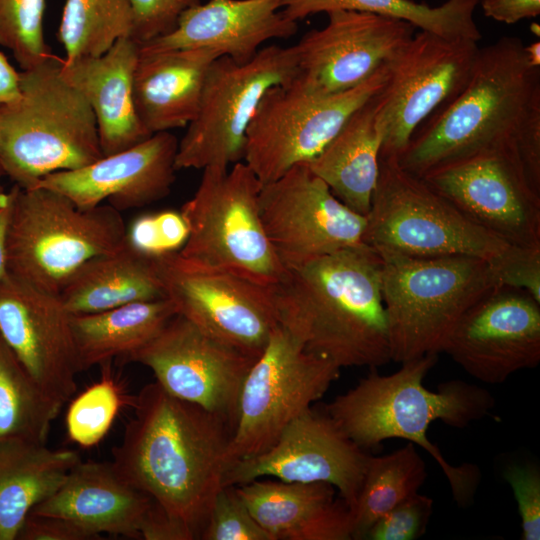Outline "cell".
Returning <instances> with one entry per match:
<instances>
[{
    "mask_svg": "<svg viewBox=\"0 0 540 540\" xmlns=\"http://www.w3.org/2000/svg\"><path fill=\"white\" fill-rule=\"evenodd\" d=\"M129 403L133 416L112 449L113 466L199 539L223 487L233 427L157 382L145 385Z\"/></svg>",
    "mask_w": 540,
    "mask_h": 540,
    "instance_id": "cell-1",
    "label": "cell"
},
{
    "mask_svg": "<svg viewBox=\"0 0 540 540\" xmlns=\"http://www.w3.org/2000/svg\"><path fill=\"white\" fill-rule=\"evenodd\" d=\"M278 324L307 351L342 367L391 361L382 261L361 243L287 269L272 286Z\"/></svg>",
    "mask_w": 540,
    "mask_h": 540,
    "instance_id": "cell-2",
    "label": "cell"
},
{
    "mask_svg": "<svg viewBox=\"0 0 540 540\" xmlns=\"http://www.w3.org/2000/svg\"><path fill=\"white\" fill-rule=\"evenodd\" d=\"M437 359L438 354H427L401 363L402 367L389 375H381L373 368L324 410L364 450L391 438L421 447L437 462L454 500L464 507L472 503L480 470L470 463L451 465L429 441L428 428L437 420L465 428L490 416L495 399L488 390L462 380L443 382L436 391L427 389L423 381Z\"/></svg>",
    "mask_w": 540,
    "mask_h": 540,
    "instance_id": "cell-3",
    "label": "cell"
},
{
    "mask_svg": "<svg viewBox=\"0 0 540 540\" xmlns=\"http://www.w3.org/2000/svg\"><path fill=\"white\" fill-rule=\"evenodd\" d=\"M537 106L540 67L530 63L520 38L503 36L479 47L466 86L418 128L397 161L421 177L482 149L513 142Z\"/></svg>",
    "mask_w": 540,
    "mask_h": 540,
    "instance_id": "cell-4",
    "label": "cell"
},
{
    "mask_svg": "<svg viewBox=\"0 0 540 540\" xmlns=\"http://www.w3.org/2000/svg\"><path fill=\"white\" fill-rule=\"evenodd\" d=\"M19 95L0 106V167L15 185L34 187L48 174L103 157L96 119L61 73V59L21 70Z\"/></svg>",
    "mask_w": 540,
    "mask_h": 540,
    "instance_id": "cell-5",
    "label": "cell"
},
{
    "mask_svg": "<svg viewBox=\"0 0 540 540\" xmlns=\"http://www.w3.org/2000/svg\"><path fill=\"white\" fill-rule=\"evenodd\" d=\"M377 252L391 361L397 363L443 352L462 315L500 286L482 258Z\"/></svg>",
    "mask_w": 540,
    "mask_h": 540,
    "instance_id": "cell-6",
    "label": "cell"
},
{
    "mask_svg": "<svg viewBox=\"0 0 540 540\" xmlns=\"http://www.w3.org/2000/svg\"><path fill=\"white\" fill-rule=\"evenodd\" d=\"M9 195L7 272L49 292L60 294L85 262L126 240L121 211L109 204L80 208L39 186L14 185Z\"/></svg>",
    "mask_w": 540,
    "mask_h": 540,
    "instance_id": "cell-7",
    "label": "cell"
},
{
    "mask_svg": "<svg viewBox=\"0 0 540 540\" xmlns=\"http://www.w3.org/2000/svg\"><path fill=\"white\" fill-rule=\"evenodd\" d=\"M262 185L243 161L203 169L195 193L180 209L189 234L178 254L265 286L278 283L286 269L260 217Z\"/></svg>",
    "mask_w": 540,
    "mask_h": 540,
    "instance_id": "cell-8",
    "label": "cell"
},
{
    "mask_svg": "<svg viewBox=\"0 0 540 540\" xmlns=\"http://www.w3.org/2000/svg\"><path fill=\"white\" fill-rule=\"evenodd\" d=\"M363 242L412 257L466 255L489 260L508 243L481 227L397 157L379 159Z\"/></svg>",
    "mask_w": 540,
    "mask_h": 540,
    "instance_id": "cell-9",
    "label": "cell"
},
{
    "mask_svg": "<svg viewBox=\"0 0 540 540\" xmlns=\"http://www.w3.org/2000/svg\"><path fill=\"white\" fill-rule=\"evenodd\" d=\"M388 65L358 86L320 94L295 77L269 88L246 131L244 159L262 184L312 161L349 116L384 87Z\"/></svg>",
    "mask_w": 540,
    "mask_h": 540,
    "instance_id": "cell-10",
    "label": "cell"
},
{
    "mask_svg": "<svg viewBox=\"0 0 540 540\" xmlns=\"http://www.w3.org/2000/svg\"><path fill=\"white\" fill-rule=\"evenodd\" d=\"M297 73L295 46L268 45L245 63L216 58L195 118L178 141L176 170L230 167L243 161L246 131L264 93Z\"/></svg>",
    "mask_w": 540,
    "mask_h": 540,
    "instance_id": "cell-11",
    "label": "cell"
},
{
    "mask_svg": "<svg viewBox=\"0 0 540 540\" xmlns=\"http://www.w3.org/2000/svg\"><path fill=\"white\" fill-rule=\"evenodd\" d=\"M339 372L278 324L243 381L227 466L271 447L290 422L323 397Z\"/></svg>",
    "mask_w": 540,
    "mask_h": 540,
    "instance_id": "cell-12",
    "label": "cell"
},
{
    "mask_svg": "<svg viewBox=\"0 0 540 540\" xmlns=\"http://www.w3.org/2000/svg\"><path fill=\"white\" fill-rule=\"evenodd\" d=\"M479 47L473 40L415 32L388 64L378 93L380 157L400 156L418 128L463 90Z\"/></svg>",
    "mask_w": 540,
    "mask_h": 540,
    "instance_id": "cell-13",
    "label": "cell"
},
{
    "mask_svg": "<svg viewBox=\"0 0 540 540\" xmlns=\"http://www.w3.org/2000/svg\"><path fill=\"white\" fill-rule=\"evenodd\" d=\"M165 298L208 334L259 357L278 325L272 286L191 262L178 252L153 258Z\"/></svg>",
    "mask_w": 540,
    "mask_h": 540,
    "instance_id": "cell-14",
    "label": "cell"
},
{
    "mask_svg": "<svg viewBox=\"0 0 540 540\" xmlns=\"http://www.w3.org/2000/svg\"><path fill=\"white\" fill-rule=\"evenodd\" d=\"M421 178L508 244L540 246V196L529 185L512 141L433 168Z\"/></svg>",
    "mask_w": 540,
    "mask_h": 540,
    "instance_id": "cell-15",
    "label": "cell"
},
{
    "mask_svg": "<svg viewBox=\"0 0 540 540\" xmlns=\"http://www.w3.org/2000/svg\"><path fill=\"white\" fill-rule=\"evenodd\" d=\"M259 212L286 270L364 243L366 216L343 204L308 163L263 184Z\"/></svg>",
    "mask_w": 540,
    "mask_h": 540,
    "instance_id": "cell-16",
    "label": "cell"
},
{
    "mask_svg": "<svg viewBox=\"0 0 540 540\" xmlns=\"http://www.w3.org/2000/svg\"><path fill=\"white\" fill-rule=\"evenodd\" d=\"M125 360L148 367L167 393L222 417L234 428L241 387L256 357L176 314Z\"/></svg>",
    "mask_w": 540,
    "mask_h": 540,
    "instance_id": "cell-17",
    "label": "cell"
},
{
    "mask_svg": "<svg viewBox=\"0 0 540 540\" xmlns=\"http://www.w3.org/2000/svg\"><path fill=\"white\" fill-rule=\"evenodd\" d=\"M369 456L326 413L308 408L267 450L229 464L223 486L259 478L333 486L349 506L356 504Z\"/></svg>",
    "mask_w": 540,
    "mask_h": 540,
    "instance_id": "cell-18",
    "label": "cell"
},
{
    "mask_svg": "<svg viewBox=\"0 0 540 540\" xmlns=\"http://www.w3.org/2000/svg\"><path fill=\"white\" fill-rule=\"evenodd\" d=\"M328 23L305 33L294 45L295 79L320 94L349 90L388 65L416 27L379 14L338 10Z\"/></svg>",
    "mask_w": 540,
    "mask_h": 540,
    "instance_id": "cell-19",
    "label": "cell"
},
{
    "mask_svg": "<svg viewBox=\"0 0 540 540\" xmlns=\"http://www.w3.org/2000/svg\"><path fill=\"white\" fill-rule=\"evenodd\" d=\"M443 352L475 379L495 385L540 362V302L499 286L460 318Z\"/></svg>",
    "mask_w": 540,
    "mask_h": 540,
    "instance_id": "cell-20",
    "label": "cell"
},
{
    "mask_svg": "<svg viewBox=\"0 0 540 540\" xmlns=\"http://www.w3.org/2000/svg\"><path fill=\"white\" fill-rule=\"evenodd\" d=\"M71 315L59 294L8 272L0 278V335L31 377L64 405L80 372Z\"/></svg>",
    "mask_w": 540,
    "mask_h": 540,
    "instance_id": "cell-21",
    "label": "cell"
},
{
    "mask_svg": "<svg viewBox=\"0 0 540 540\" xmlns=\"http://www.w3.org/2000/svg\"><path fill=\"white\" fill-rule=\"evenodd\" d=\"M178 141L170 131L154 133L84 167L48 174L35 186L61 193L84 209L105 200L119 211L141 208L171 192Z\"/></svg>",
    "mask_w": 540,
    "mask_h": 540,
    "instance_id": "cell-22",
    "label": "cell"
},
{
    "mask_svg": "<svg viewBox=\"0 0 540 540\" xmlns=\"http://www.w3.org/2000/svg\"><path fill=\"white\" fill-rule=\"evenodd\" d=\"M286 0H209L186 9L166 35L139 44L140 51L208 49L238 62L251 60L273 39H288L297 22L279 11Z\"/></svg>",
    "mask_w": 540,
    "mask_h": 540,
    "instance_id": "cell-23",
    "label": "cell"
},
{
    "mask_svg": "<svg viewBox=\"0 0 540 540\" xmlns=\"http://www.w3.org/2000/svg\"><path fill=\"white\" fill-rule=\"evenodd\" d=\"M153 500L112 462H78L62 484L30 513L62 517L91 533L141 538Z\"/></svg>",
    "mask_w": 540,
    "mask_h": 540,
    "instance_id": "cell-24",
    "label": "cell"
},
{
    "mask_svg": "<svg viewBox=\"0 0 540 540\" xmlns=\"http://www.w3.org/2000/svg\"><path fill=\"white\" fill-rule=\"evenodd\" d=\"M139 49V42L123 37L101 55L61 59L63 77L84 96L94 113L103 156L151 136L138 118L133 96Z\"/></svg>",
    "mask_w": 540,
    "mask_h": 540,
    "instance_id": "cell-25",
    "label": "cell"
},
{
    "mask_svg": "<svg viewBox=\"0 0 540 540\" xmlns=\"http://www.w3.org/2000/svg\"><path fill=\"white\" fill-rule=\"evenodd\" d=\"M271 540H350L353 517L327 483L259 478L235 486Z\"/></svg>",
    "mask_w": 540,
    "mask_h": 540,
    "instance_id": "cell-26",
    "label": "cell"
},
{
    "mask_svg": "<svg viewBox=\"0 0 540 540\" xmlns=\"http://www.w3.org/2000/svg\"><path fill=\"white\" fill-rule=\"evenodd\" d=\"M218 57L208 49H139L133 96L138 118L149 134L186 127L195 118L208 70Z\"/></svg>",
    "mask_w": 540,
    "mask_h": 540,
    "instance_id": "cell-27",
    "label": "cell"
},
{
    "mask_svg": "<svg viewBox=\"0 0 540 540\" xmlns=\"http://www.w3.org/2000/svg\"><path fill=\"white\" fill-rule=\"evenodd\" d=\"M378 93L356 109L324 149L308 162L343 204L363 216L370 210L384 139Z\"/></svg>",
    "mask_w": 540,
    "mask_h": 540,
    "instance_id": "cell-28",
    "label": "cell"
},
{
    "mask_svg": "<svg viewBox=\"0 0 540 540\" xmlns=\"http://www.w3.org/2000/svg\"><path fill=\"white\" fill-rule=\"evenodd\" d=\"M59 295L72 315L165 298L153 258L141 254L126 240L119 248L85 262Z\"/></svg>",
    "mask_w": 540,
    "mask_h": 540,
    "instance_id": "cell-29",
    "label": "cell"
},
{
    "mask_svg": "<svg viewBox=\"0 0 540 540\" xmlns=\"http://www.w3.org/2000/svg\"><path fill=\"white\" fill-rule=\"evenodd\" d=\"M80 461L74 450H53L22 440L0 441V540L17 539L32 509Z\"/></svg>",
    "mask_w": 540,
    "mask_h": 540,
    "instance_id": "cell-30",
    "label": "cell"
},
{
    "mask_svg": "<svg viewBox=\"0 0 540 540\" xmlns=\"http://www.w3.org/2000/svg\"><path fill=\"white\" fill-rule=\"evenodd\" d=\"M176 314L172 302L161 298L71 315L80 372L113 358L126 359L150 342Z\"/></svg>",
    "mask_w": 540,
    "mask_h": 540,
    "instance_id": "cell-31",
    "label": "cell"
},
{
    "mask_svg": "<svg viewBox=\"0 0 540 540\" xmlns=\"http://www.w3.org/2000/svg\"><path fill=\"white\" fill-rule=\"evenodd\" d=\"M480 0H447L429 6L412 0H286L282 13L292 21L338 10L369 12L405 20L417 29L449 39L479 42L481 32L474 20Z\"/></svg>",
    "mask_w": 540,
    "mask_h": 540,
    "instance_id": "cell-32",
    "label": "cell"
},
{
    "mask_svg": "<svg viewBox=\"0 0 540 540\" xmlns=\"http://www.w3.org/2000/svg\"><path fill=\"white\" fill-rule=\"evenodd\" d=\"M426 476L425 462L411 442L388 455H370L352 510L353 539H365L375 522L418 493Z\"/></svg>",
    "mask_w": 540,
    "mask_h": 540,
    "instance_id": "cell-33",
    "label": "cell"
},
{
    "mask_svg": "<svg viewBox=\"0 0 540 540\" xmlns=\"http://www.w3.org/2000/svg\"><path fill=\"white\" fill-rule=\"evenodd\" d=\"M62 406L31 377L0 335V441L45 444Z\"/></svg>",
    "mask_w": 540,
    "mask_h": 540,
    "instance_id": "cell-34",
    "label": "cell"
},
{
    "mask_svg": "<svg viewBox=\"0 0 540 540\" xmlns=\"http://www.w3.org/2000/svg\"><path fill=\"white\" fill-rule=\"evenodd\" d=\"M129 0H66L58 28L65 61L98 56L118 39L132 37Z\"/></svg>",
    "mask_w": 540,
    "mask_h": 540,
    "instance_id": "cell-35",
    "label": "cell"
},
{
    "mask_svg": "<svg viewBox=\"0 0 540 540\" xmlns=\"http://www.w3.org/2000/svg\"><path fill=\"white\" fill-rule=\"evenodd\" d=\"M45 7L46 0H0V45L12 52L21 70L52 56L44 37Z\"/></svg>",
    "mask_w": 540,
    "mask_h": 540,
    "instance_id": "cell-36",
    "label": "cell"
},
{
    "mask_svg": "<svg viewBox=\"0 0 540 540\" xmlns=\"http://www.w3.org/2000/svg\"><path fill=\"white\" fill-rule=\"evenodd\" d=\"M122 400L117 383L106 369L99 382L70 404L66 415L69 438L82 447L100 442L117 416Z\"/></svg>",
    "mask_w": 540,
    "mask_h": 540,
    "instance_id": "cell-37",
    "label": "cell"
},
{
    "mask_svg": "<svg viewBox=\"0 0 540 540\" xmlns=\"http://www.w3.org/2000/svg\"><path fill=\"white\" fill-rule=\"evenodd\" d=\"M188 234L180 211L163 210L137 217L127 228L126 241L141 254L155 258L179 252Z\"/></svg>",
    "mask_w": 540,
    "mask_h": 540,
    "instance_id": "cell-38",
    "label": "cell"
},
{
    "mask_svg": "<svg viewBox=\"0 0 540 540\" xmlns=\"http://www.w3.org/2000/svg\"><path fill=\"white\" fill-rule=\"evenodd\" d=\"M199 539L271 540L232 485L221 487L216 494Z\"/></svg>",
    "mask_w": 540,
    "mask_h": 540,
    "instance_id": "cell-39",
    "label": "cell"
},
{
    "mask_svg": "<svg viewBox=\"0 0 540 540\" xmlns=\"http://www.w3.org/2000/svg\"><path fill=\"white\" fill-rule=\"evenodd\" d=\"M487 263L500 286L524 290L540 302V246L508 244Z\"/></svg>",
    "mask_w": 540,
    "mask_h": 540,
    "instance_id": "cell-40",
    "label": "cell"
},
{
    "mask_svg": "<svg viewBox=\"0 0 540 540\" xmlns=\"http://www.w3.org/2000/svg\"><path fill=\"white\" fill-rule=\"evenodd\" d=\"M432 511L433 500L426 495L416 493L375 522L365 539H418L425 534Z\"/></svg>",
    "mask_w": 540,
    "mask_h": 540,
    "instance_id": "cell-41",
    "label": "cell"
},
{
    "mask_svg": "<svg viewBox=\"0 0 540 540\" xmlns=\"http://www.w3.org/2000/svg\"><path fill=\"white\" fill-rule=\"evenodd\" d=\"M517 502L522 539H540V472L536 465L512 464L503 473Z\"/></svg>",
    "mask_w": 540,
    "mask_h": 540,
    "instance_id": "cell-42",
    "label": "cell"
},
{
    "mask_svg": "<svg viewBox=\"0 0 540 540\" xmlns=\"http://www.w3.org/2000/svg\"><path fill=\"white\" fill-rule=\"evenodd\" d=\"M134 14L132 38L139 44L171 32L180 15L201 0H129Z\"/></svg>",
    "mask_w": 540,
    "mask_h": 540,
    "instance_id": "cell-43",
    "label": "cell"
},
{
    "mask_svg": "<svg viewBox=\"0 0 540 540\" xmlns=\"http://www.w3.org/2000/svg\"><path fill=\"white\" fill-rule=\"evenodd\" d=\"M513 146L531 188L540 196V106L528 115Z\"/></svg>",
    "mask_w": 540,
    "mask_h": 540,
    "instance_id": "cell-44",
    "label": "cell"
},
{
    "mask_svg": "<svg viewBox=\"0 0 540 540\" xmlns=\"http://www.w3.org/2000/svg\"><path fill=\"white\" fill-rule=\"evenodd\" d=\"M99 536L71 520L49 515L29 513L21 526L20 540H91Z\"/></svg>",
    "mask_w": 540,
    "mask_h": 540,
    "instance_id": "cell-45",
    "label": "cell"
},
{
    "mask_svg": "<svg viewBox=\"0 0 540 540\" xmlns=\"http://www.w3.org/2000/svg\"><path fill=\"white\" fill-rule=\"evenodd\" d=\"M485 16L514 24L540 14V0H480Z\"/></svg>",
    "mask_w": 540,
    "mask_h": 540,
    "instance_id": "cell-46",
    "label": "cell"
},
{
    "mask_svg": "<svg viewBox=\"0 0 540 540\" xmlns=\"http://www.w3.org/2000/svg\"><path fill=\"white\" fill-rule=\"evenodd\" d=\"M4 54L0 52V106L19 95V75Z\"/></svg>",
    "mask_w": 540,
    "mask_h": 540,
    "instance_id": "cell-47",
    "label": "cell"
},
{
    "mask_svg": "<svg viewBox=\"0 0 540 540\" xmlns=\"http://www.w3.org/2000/svg\"><path fill=\"white\" fill-rule=\"evenodd\" d=\"M10 214V195L4 194L0 202V278L7 273L6 235Z\"/></svg>",
    "mask_w": 540,
    "mask_h": 540,
    "instance_id": "cell-48",
    "label": "cell"
},
{
    "mask_svg": "<svg viewBox=\"0 0 540 540\" xmlns=\"http://www.w3.org/2000/svg\"><path fill=\"white\" fill-rule=\"evenodd\" d=\"M525 51L530 63L533 66L540 67V42L535 41L529 45H525Z\"/></svg>",
    "mask_w": 540,
    "mask_h": 540,
    "instance_id": "cell-49",
    "label": "cell"
},
{
    "mask_svg": "<svg viewBox=\"0 0 540 540\" xmlns=\"http://www.w3.org/2000/svg\"><path fill=\"white\" fill-rule=\"evenodd\" d=\"M0 171H1V167H0ZM3 196H4V194H2L1 190H0V202H1L2 198H3Z\"/></svg>",
    "mask_w": 540,
    "mask_h": 540,
    "instance_id": "cell-50",
    "label": "cell"
}]
</instances>
